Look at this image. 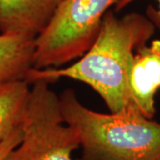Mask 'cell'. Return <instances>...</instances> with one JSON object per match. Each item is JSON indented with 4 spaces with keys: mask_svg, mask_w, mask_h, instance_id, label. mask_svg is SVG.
Returning a JSON list of instances; mask_svg holds the SVG:
<instances>
[{
    "mask_svg": "<svg viewBox=\"0 0 160 160\" xmlns=\"http://www.w3.org/2000/svg\"><path fill=\"white\" fill-rule=\"evenodd\" d=\"M134 1H136V0H118V2L114 6L113 11L115 12L121 11L122 9L129 6ZM156 1L158 2V8H155L154 6H148L147 16L149 17V19L152 22L154 23L156 28H158L160 29V0H156Z\"/></svg>",
    "mask_w": 160,
    "mask_h": 160,
    "instance_id": "9c48e42d",
    "label": "cell"
},
{
    "mask_svg": "<svg viewBox=\"0 0 160 160\" xmlns=\"http://www.w3.org/2000/svg\"><path fill=\"white\" fill-rule=\"evenodd\" d=\"M30 86L25 79L0 82V143L22 127Z\"/></svg>",
    "mask_w": 160,
    "mask_h": 160,
    "instance_id": "ba28073f",
    "label": "cell"
},
{
    "mask_svg": "<svg viewBox=\"0 0 160 160\" xmlns=\"http://www.w3.org/2000/svg\"><path fill=\"white\" fill-rule=\"evenodd\" d=\"M62 0H0V33L37 38Z\"/></svg>",
    "mask_w": 160,
    "mask_h": 160,
    "instance_id": "8992f818",
    "label": "cell"
},
{
    "mask_svg": "<svg viewBox=\"0 0 160 160\" xmlns=\"http://www.w3.org/2000/svg\"><path fill=\"white\" fill-rule=\"evenodd\" d=\"M66 123L76 132L80 160H160V123L135 107L104 114L87 108L72 89L60 95Z\"/></svg>",
    "mask_w": 160,
    "mask_h": 160,
    "instance_id": "7a4b0ae2",
    "label": "cell"
},
{
    "mask_svg": "<svg viewBox=\"0 0 160 160\" xmlns=\"http://www.w3.org/2000/svg\"><path fill=\"white\" fill-rule=\"evenodd\" d=\"M160 89V40L139 47L130 74L132 104L142 114L152 119L156 113L155 96Z\"/></svg>",
    "mask_w": 160,
    "mask_h": 160,
    "instance_id": "5b68a950",
    "label": "cell"
},
{
    "mask_svg": "<svg viewBox=\"0 0 160 160\" xmlns=\"http://www.w3.org/2000/svg\"><path fill=\"white\" fill-rule=\"evenodd\" d=\"M22 137V127L13 131L10 135L0 143V160H6L7 155L10 153L12 149H13L19 143Z\"/></svg>",
    "mask_w": 160,
    "mask_h": 160,
    "instance_id": "30bf717a",
    "label": "cell"
},
{
    "mask_svg": "<svg viewBox=\"0 0 160 160\" xmlns=\"http://www.w3.org/2000/svg\"><path fill=\"white\" fill-rule=\"evenodd\" d=\"M118 0H62L35 38V69L59 68L80 58L97 37L104 15Z\"/></svg>",
    "mask_w": 160,
    "mask_h": 160,
    "instance_id": "3957f363",
    "label": "cell"
},
{
    "mask_svg": "<svg viewBox=\"0 0 160 160\" xmlns=\"http://www.w3.org/2000/svg\"><path fill=\"white\" fill-rule=\"evenodd\" d=\"M46 80H36L22 124L21 142L6 160H80L73 158L80 148L78 137L62 112L60 96Z\"/></svg>",
    "mask_w": 160,
    "mask_h": 160,
    "instance_id": "277c9868",
    "label": "cell"
},
{
    "mask_svg": "<svg viewBox=\"0 0 160 160\" xmlns=\"http://www.w3.org/2000/svg\"><path fill=\"white\" fill-rule=\"evenodd\" d=\"M156 30L149 19L138 12L118 17L109 10L103 17L97 37L81 57L66 68H32L27 74L29 84L36 80L53 82L77 80L93 89L110 112H120L132 104L130 74L134 53L148 44Z\"/></svg>",
    "mask_w": 160,
    "mask_h": 160,
    "instance_id": "6da1fadb",
    "label": "cell"
},
{
    "mask_svg": "<svg viewBox=\"0 0 160 160\" xmlns=\"http://www.w3.org/2000/svg\"><path fill=\"white\" fill-rule=\"evenodd\" d=\"M35 38L0 33V82L25 79L34 68Z\"/></svg>",
    "mask_w": 160,
    "mask_h": 160,
    "instance_id": "52a82bcc",
    "label": "cell"
}]
</instances>
